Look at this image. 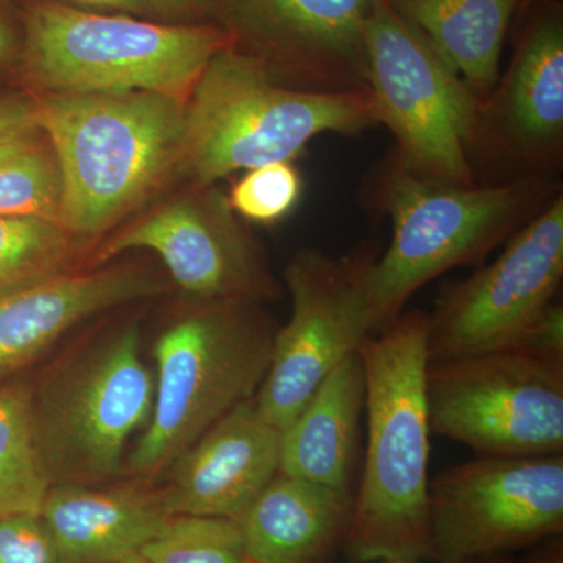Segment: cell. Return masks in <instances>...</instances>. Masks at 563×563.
Masks as SVG:
<instances>
[{
  "mask_svg": "<svg viewBox=\"0 0 563 563\" xmlns=\"http://www.w3.org/2000/svg\"><path fill=\"white\" fill-rule=\"evenodd\" d=\"M22 27H18L9 11L0 5V69L21 57Z\"/></svg>",
  "mask_w": 563,
  "mask_h": 563,
  "instance_id": "cell-31",
  "label": "cell"
},
{
  "mask_svg": "<svg viewBox=\"0 0 563 563\" xmlns=\"http://www.w3.org/2000/svg\"><path fill=\"white\" fill-rule=\"evenodd\" d=\"M377 0H207L231 46L296 90L368 91L365 29Z\"/></svg>",
  "mask_w": 563,
  "mask_h": 563,
  "instance_id": "cell-13",
  "label": "cell"
},
{
  "mask_svg": "<svg viewBox=\"0 0 563 563\" xmlns=\"http://www.w3.org/2000/svg\"><path fill=\"white\" fill-rule=\"evenodd\" d=\"M150 11L165 14V16H180L206 9L207 0H144Z\"/></svg>",
  "mask_w": 563,
  "mask_h": 563,
  "instance_id": "cell-32",
  "label": "cell"
},
{
  "mask_svg": "<svg viewBox=\"0 0 563 563\" xmlns=\"http://www.w3.org/2000/svg\"><path fill=\"white\" fill-rule=\"evenodd\" d=\"M376 252L343 257L299 251L285 268L291 317L277 329L272 362L254 396L263 420L284 431L328 374L361 350L369 328L368 280Z\"/></svg>",
  "mask_w": 563,
  "mask_h": 563,
  "instance_id": "cell-10",
  "label": "cell"
},
{
  "mask_svg": "<svg viewBox=\"0 0 563 563\" xmlns=\"http://www.w3.org/2000/svg\"><path fill=\"white\" fill-rule=\"evenodd\" d=\"M51 481L32 420V390L24 383L0 387V520L40 515Z\"/></svg>",
  "mask_w": 563,
  "mask_h": 563,
  "instance_id": "cell-23",
  "label": "cell"
},
{
  "mask_svg": "<svg viewBox=\"0 0 563 563\" xmlns=\"http://www.w3.org/2000/svg\"><path fill=\"white\" fill-rule=\"evenodd\" d=\"M0 563H62L41 515H13L0 520Z\"/></svg>",
  "mask_w": 563,
  "mask_h": 563,
  "instance_id": "cell-27",
  "label": "cell"
},
{
  "mask_svg": "<svg viewBox=\"0 0 563 563\" xmlns=\"http://www.w3.org/2000/svg\"><path fill=\"white\" fill-rule=\"evenodd\" d=\"M76 242L60 222L0 218V299L70 272Z\"/></svg>",
  "mask_w": 563,
  "mask_h": 563,
  "instance_id": "cell-24",
  "label": "cell"
},
{
  "mask_svg": "<svg viewBox=\"0 0 563 563\" xmlns=\"http://www.w3.org/2000/svg\"><path fill=\"white\" fill-rule=\"evenodd\" d=\"M133 250L155 252L195 301L263 303L280 296L261 247L214 185L195 187L122 229L99 247L96 262Z\"/></svg>",
  "mask_w": 563,
  "mask_h": 563,
  "instance_id": "cell-14",
  "label": "cell"
},
{
  "mask_svg": "<svg viewBox=\"0 0 563 563\" xmlns=\"http://www.w3.org/2000/svg\"><path fill=\"white\" fill-rule=\"evenodd\" d=\"M483 131L526 168L542 172L561 157L563 25L555 11L529 29L503 84L481 103L474 139Z\"/></svg>",
  "mask_w": 563,
  "mask_h": 563,
  "instance_id": "cell-17",
  "label": "cell"
},
{
  "mask_svg": "<svg viewBox=\"0 0 563 563\" xmlns=\"http://www.w3.org/2000/svg\"><path fill=\"white\" fill-rule=\"evenodd\" d=\"M366 380L361 352H352L318 385L280 431V473L351 490Z\"/></svg>",
  "mask_w": 563,
  "mask_h": 563,
  "instance_id": "cell-20",
  "label": "cell"
},
{
  "mask_svg": "<svg viewBox=\"0 0 563 563\" xmlns=\"http://www.w3.org/2000/svg\"><path fill=\"white\" fill-rule=\"evenodd\" d=\"M354 496L277 473L240 520L251 563H324L342 547Z\"/></svg>",
  "mask_w": 563,
  "mask_h": 563,
  "instance_id": "cell-19",
  "label": "cell"
},
{
  "mask_svg": "<svg viewBox=\"0 0 563 563\" xmlns=\"http://www.w3.org/2000/svg\"><path fill=\"white\" fill-rule=\"evenodd\" d=\"M161 490L172 515L242 520L280 470V431L263 420L254 399L239 404L169 466Z\"/></svg>",
  "mask_w": 563,
  "mask_h": 563,
  "instance_id": "cell-15",
  "label": "cell"
},
{
  "mask_svg": "<svg viewBox=\"0 0 563 563\" xmlns=\"http://www.w3.org/2000/svg\"><path fill=\"white\" fill-rule=\"evenodd\" d=\"M432 561L515 553L563 531V454L487 457L451 466L429 484Z\"/></svg>",
  "mask_w": 563,
  "mask_h": 563,
  "instance_id": "cell-11",
  "label": "cell"
},
{
  "mask_svg": "<svg viewBox=\"0 0 563 563\" xmlns=\"http://www.w3.org/2000/svg\"><path fill=\"white\" fill-rule=\"evenodd\" d=\"M35 124V96L27 92H0V140Z\"/></svg>",
  "mask_w": 563,
  "mask_h": 563,
  "instance_id": "cell-29",
  "label": "cell"
},
{
  "mask_svg": "<svg viewBox=\"0 0 563 563\" xmlns=\"http://www.w3.org/2000/svg\"><path fill=\"white\" fill-rule=\"evenodd\" d=\"M431 432L487 457L563 454V363L499 350L429 363Z\"/></svg>",
  "mask_w": 563,
  "mask_h": 563,
  "instance_id": "cell-9",
  "label": "cell"
},
{
  "mask_svg": "<svg viewBox=\"0 0 563 563\" xmlns=\"http://www.w3.org/2000/svg\"><path fill=\"white\" fill-rule=\"evenodd\" d=\"M563 279V198L510 236L495 262L446 285L429 314V362L512 350Z\"/></svg>",
  "mask_w": 563,
  "mask_h": 563,
  "instance_id": "cell-12",
  "label": "cell"
},
{
  "mask_svg": "<svg viewBox=\"0 0 563 563\" xmlns=\"http://www.w3.org/2000/svg\"><path fill=\"white\" fill-rule=\"evenodd\" d=\"M465 563H521L514 558V554L504 553V554H493L485 555V558L473 559V561H468Z\"/></svg>",
  "mask_w": 563,
  "mask_h": 563,
  "instance_id": "cell-33",
  "label": "cell"
},
{
  "mask_svg": "<svg viewBox=\"0 0 563 563\" xmlns=\"http://www.w3.org/2000/svg\"><path fill=\"white\" fill-rule=\"evenodd\" d=\"M374 124L369 91L285 87L229 46L211 58L185 103L181 172L195 187H210L235 172L291 162L322 133L354 136Z\"/></svg>",
  "mask_w": 563,
  "mask_h": 563,
  "instance_id": "cell-3",
  "label": "cell"
},
{
  "mask_svg": "<svg viewBox=\"0 0 563 563\" xmlns=\"http://www.w3.org/2000/svg\"><path fill=\"white\" fill-rule=\"evenodd\" d=\"M106 563H147L144 561L143 555L135 554L131 555V558L121 559V561L106 562Z\"/></svg>",
  "mask_w": 563,
  "mask_h": 563,
  "instance_id": "cell-34",
  "label": "cell"
},
{
  "mask_svg": "<svg viewBox=\"0 0 563 563\" xmlns=\"http://www.w3.org/2000/svg\"><path fill=\"white\" fill-rule=\"evenodd\" d=\"M555 185L529 174L493 187H459L393 163L384 177V210L393 235L368 280L369 328L391 324L415 292L440 274L479 262L548 203Z\"/></svg>",
  "mask_w": 563,
  "mask_h": 563,
  "instance_id": "cell-6",
  "label": "cell"
},
{
  "mask_svg": "<svg viewBox=\"0 0 563 563\" xmlns=\"http://www.w3.org/2000/svg\"><path fill=\"white\" fill-rule=\"evenodd\" d=\"M63 177L57 152L38 124L0 140V218L60 222Z\"/></svg>",
  "mask_w": 563,
  "mask_h": 563,
  "instance_id": "cell-22",
  "label": "cell"
},
{
  "mask_svg": "<svg viewBox=\"0 0 563 563\" xmlns=\"http://www.w3.org/2000/svg\"><path fill=\"white\" fill-rule=\"evenodd\" d=\"M147 563H246L240 521L174 515L140 551Z\"/></svg>",
  "mask_w": 563,
  "mask_h": 563,
  "instance_id": "cell-25",
  "label": "cell"
},
{
  "mask_svg": "<svg viewBox=\"0 0 563 563\" xmlns=\"http://www.w3.org/2000/svg\"><path fill=\"white\" fill-rule=\"evenodd\" d=\"M302 180L291 162L268 163L246 172L233 185L229 203L246 220L273 224L290 214L301 199Z\"/></svg>",
  "mask_w": 563,
  "mask_h": 563,
  "instance_id": "cell-26",
  "label": "cell"
},
{
  "mask_svg": "<svg viewBox=\"0 0 563 563\" xmlns=\"http://www.w3.org/2000/svg\"><path fill=\"white\" fill-rule=\"evenodd\" d=\"M246 563H251V562H246Z\"/></svg>",
  "mask_w": 563,
  "mask_h": 563,
  "instance_id": "cell-36",
  "label": "cell"
},
{
  "mask_svg": "<svg viewBox=\"0 0 563 563\" xmlns=\"http://www.w3.org/2000/svg\"><path fill=\"white\" fill-rule=\"evenodd\" d=\"M60 2L76 9L101 11V13L129 14V16H143L150 13L144 0H60Z\"/></svg>",
  "mask_w": 563,
  "mask_h": 563,
  "instance_id": "cell-30",
  "label": "cell"
},
{
  "mask_svg": "<svg viewBox=\"0 0 563 563\" xmlns=\"http://www.w3.org/2000/svg\"><path fill=\"white\" fill-rule=\"evenodd\" d=\"M358 352L365 368L368 444L344 553L354 563L432 561L429 314H399L384 331L366 336Z\"/></svg>",
  "mask_w": 563,
  "mask_h": 563,
  "instance_id": "cell-1",
  "label": "cell"
},
{
  "mask_svg": "<svg viewBox=\"0 0 563 563\" xmlns=\"http://www.w3.org/2000/svg\"><path fill=\"white\" fill-rule=\"evenodd\" d=\"M388 563H407V562H388Z\"/></svg>",
  "mask_w": 563,
  "mask_h": 563,
  "instance_id": "cell-35",
  "label": "cell"
},
{
  "mask_svg": "<svg viewBox=\"0 0 563 563\" xmlns=\"http://www.w3.org/2000/svg\"><path fill=\"white\" fill-rule=\"evenodd\" d=\"M366 70L377 122L390 129L401 168L443 184L473 187L468 150L481 102L431 43L388 0L365 29Z\"/></svg>",
  "mask_w": 563,
  "mask_h": 563,
  "instance_id": "cell-8",
  "label": "cell"
},
{
  "mask_svg": "<svg viewBox=\"0 0 563 563\" xmlns=\"http://www.w3.org/2000/svg\"><path fill=\"white\" fill-rule=\"evenodd\" d=\"M36 124L57 152L60 224L74 239L110 231L181 168L185 103L157 92L36 95Z\"/></svg>",
  "mask_w": 563,
  "mask_h": 563,
  "instance_id": "cell-2",
  "label": "cell"
},
{
  "mask_svg": "<svg viewBox=\"0 0 563 563\" xmlns=\"http://www.w3.org/2000/svg\"><path fill=\"white\" fill-rule=\"evenodd\" d=\"M40 515L62 563H106L140 554L172 518L161 490L133 485H51Z\"/></svg>",
  "mask_w": 563,
  "mask_h": 563,
  "instance_id": "cell-18",
  "label": "cell"
},
{
  "mask_svg": "<svg viewBox=\"0 0 563 563\" xmlns=\"http://www.w3.org/2000/svg\"><path fill=\"white\" fill-rule=\"evenodd\" d=\"M276 324L261 303L195 301L154 346V406L129 470L165 472L214 422L254 399L272 362Z\"/></svg>",
  "mask_w": 563,
  "mask_h": 563,
  "instance_id": "cell-5",
  "label": "cell"
},
{
  "mask_svg": "<svg viewBox=\"0 0 563 563\" xmlns=\"http://www.w3.org/2000/svg\"><path fill=\"white\" fill-rule=\"evenodd\" d=\"M431 43L481 103L499 80L507 29L520 0H388Z\"/></svg>",
  "mask_w": 563,
  "mask_h": 563,
  "instance_id": "cell-21",
  "label": "cell"
},
{
  "mask_svg": "<svg viewBox=\"0 0 563 563\" xmlns=\"http://www.w3.org/2000/svg\"><path fill=\"white\" fill-rule=\"evenodd\" d=\"M31 390L33 431L51 485L109 483L154 406L140 325H122L88 344Z\"/></svg>",
  "mask_w": 563,
  "mask_h": 563,
  "instance_id": "cell-7",
  "label": "cell"
},
{
  "mask_svg": "<svg viewBox=\"0 0 563 563\" xmlns=\"http://www.w3.org/2000/svg\"><path fill=\"white\" fill-rule=\"evenodd\" d=\"M169 287L150 266L113 265L63 273L0 299V387L80 322Z\"/></svg>",
  "mask_w": 563,
  "mask_h": 563,
  "instance_id": "cell-16",
  "label": "cell"
},
{
  "mask_svg": "<svg viewBox=\"0 0 563 563\" xmlns=\"http://www.w3.org/2000/svg\"><path fill=\"white\" fill-rule=\"evenodd\" d=\"M512 350L563 363V307L553 302L532 322Z\"/></svg>",
  "mask_w": 563,
  "mask_h": 563,
  "instance_id": "cell-28",
  "label": "cell"
},
{
  "mask_svg": "<svg viewBox=\"0 0 563 563\" xmlns=\"http://www.w3.org/2000/svg\"><path fill=\"white\" fill-rule=\"evenodd\" d=\"M229 46L218 25L158 24L38 0L22 22L21 60L38 95L144 91L187 103L211 58Z\"/></svg>",
  "mask_w": 563,
  "mask_h": 563,
  "instance_id": "cell-4",
  "label": "cell"
}]
</instances>
